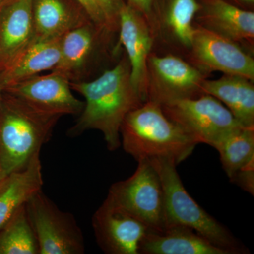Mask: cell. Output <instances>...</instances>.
I'll return each mask as SVG.
<instances>
[{
	"mask_svg": "<svg viewBox=\"0 0 254 254\" xmlns=\"http://www.w3.org/2000/svg\"><path fill=\"white\" fill-rule=\"evenodd\" d=\"M72 91L84 98V107L76 123L68 128L71 138L89 130L103 133L110 151L121 145L120 128L127 114L143 103L131 83V66L127 56L93 81L69 82Z\"/></svg>",
	"mask_w": 254,
	"mask_h": 254,
	"instance_id": "1",
	"label": "cell"
},
{
	"mask_svg": "<svg viewBox=\"0 0 254 254\" xmlns=\"http://www.w3.org/2000/svg\"><path fill=\"white\" fill-rule=\"evenodd\" d=\"M61 118L4 91L0 104V167L4 176L26 168L41 153Z\"/></svg>",
	"mask_w": 254,
	"mask_h": 254,
	"instance_id": "2",
	"label": "cell"
},
{
	"mask_svg": "<svg viewBox=\"0 0 254 254\" xmlns=\"http://www.w3.org/2000/svg\"><path fill=\"white\" fill-rule=\"evenodd\" d=\"M121 145L137 162L165 158L177 165L190 157L198 145L165 115L161 106L146 101L129 112L120 128Z\"/></svg>",
	"mask_w": 254,
	"mask_h": 254,
	"instance_id": "3",
	"label": "cell"
},
{
	"mask_svg": "<svg viewBox=\"0 0 254 254\" xmlns=\"http://www.w3.org/2000/svg\"><path fill=\"white\" fill-rule=\"evenodd\" d=\"M160 178L165 200V227L180 225L191 229L216 247L231 254L245 253L240 242L189 194L177 171V164L165 158L148 159Z\"/></svg>",
	"mask_w": 254,
	"mask_h": 254,
	"instance_id": "4",
	"label": "cell"
},
{
	"mask_svg": "<svg viewBox=\"0 0 254 254\" xmlns=\"http://www.w3.org/2000/svg\"><path fill=\"white\" fill-rule=\"evenodd\" d=\"M110 201L144 222L150 230L165 228V200L160 177L148 159L138 161L135 173L110 187Z\"/></svg>",
	"mask_w": 254,
	"mask_h": 254,
	"instance_id": "5",
	"label": "cell"
},
{
	"mask_svg": "<svg viewBox=\"0 0 254 254\" xmlns=\"http://www.w3.org/2000/svg\"><path fill=\"white\" fill-rule=\"evenodd\" d=\"M39 254H83L84 238L72 214L60 210L42 190L25 205Z\"/></svg>",
	"mask_w": 254,
	"mask_h": 254,
	"instance_id": "6",
	"label": "cell"
},
{
	"mask_svg": "<svg viewBox=\"0 0 254 254\" xmlns=\"http://www.w3.org/2000/svg\"><path fill=\"white\" fill-rule=\"evenodd\" d=\"M161 108L198 144L213 146L230 132L244 127L226 106L210 95L176 100Z\"/></svg>",
	"mask_w": 254,
	"mask_h": 254,
	"instance_id": "7",
	"label": "cell"
},
{
	"mask_svg": "<svg viewBox=\"0 0 254 254\" xmlns=\"http://www.w3.org/2000/svg\"><path fill=\"white\" fill-rule=\"evenodd\" d=\"M147 101L162 105L203 95L206 75L192 64L173 55L148 57Z\"/></svg>",
	"mask_w": 254,
	"mask_h": 254,
	"instance_id": "8",
	"label": "cell"
},
{
	"mask_svg": "<svg viewBox=\"0 0 254 254\" xmlns=\"http://www.w3.org/2000/svg\"><path fill=\"white\" fill-rule=\"evenodd\" d=\"M190 50L192 64L205 74L220 71L254 81L253 58L240 44L226 37L198 24L195 26Z\"/></svg>",
	"mask_w": 254,
	"mask_h": 254,
	"instance_id": "9",
	"label": "cell"
},
{
	"mask_svg": "<svg viewBox=\"0 0 254 254\" xmlns=\"http://www.w3.org/2000/svg\"><path fill=\"white\" fill-rule=\"evenodd\" d=\"M92 226L97 243L108 254H140L142 240L150 230L107 198L93 215Z\"/></svg>",
	"mask_w": 254,
	"mask_h": 254,
	"instance_id": "10",
	"label": "cell"
},
{
	"mask_svg": "<svg viewBox=\"0 0 254 254\" xmlns=\"http://www.w3.org/2000/svg\"><path fill=\"white\" fill-rule=\"evenodd\" d=\"M5 91L36 109L62 117L78 115L84 107V101L73 94L67 78L56 71L36 75L9 85Z\"/></svg>",
	"mask_w": 254,
	"mask_h": 254,
	"instance_id": "11",
	"label": "cell"
},
{
	"mask_svg": "<svg viewBox=\"0 0 254 254\" xmlns=\"http://www.w3.org/2000/svg\"><path fill=\"white\" fill-rule=\"evenodd\" d=\"M111 33L90 22L62 37L61 58L53 71L69 82L87 81Z\"/></svg>",
	"mask_w": 254,
	"mask_h": 254,
	"instance_id": "12",
	"label": "cell"
},
{
	"mask_svg": "<svg viewBox=\"0 0 254 254\" xmlns=\"http://www.w3.org/2000/svg\"><path fill=\"white\" fill-rule=\"evenodd\" d=\"M119 46L126 50L131 66V83L141 96L147 101L148 63L153 46V35L150 23L131 5L123 2L119 14Z\"/></svg>",
	"mask_w": 254,
	"mask_h": 254,
	"instance_id": "13",
	"label": "cell"
},
{
	"mask_svg": "<svg viewBox=\"0 0 254 254\" xmlns=\"http://www.w3.org/2000/svg\"><path fill=\"white\" fill-rule=\"evenodd\" d=\"M33 0H8L0 7V68L6 66L34 40Z\"/></svg>",
	"mask_w": 254,
	"mask_h": 254,
	"instance_id": "14",
	"label": "cell"
},
{
	"mask_svg": "<svg viewBox=\"0 0 254 254\" xmlns=\"http://www.w3.org/2000/svg\"><path fill=\"white\" fill-rule=\"evenodd\" d=\"M35 38H62L91 21L74 0H33Z\"/></svg>",
	"mask_w": 254,
	"mask_h": 254,
	"instance_id": "15",
	"label": "cell"
},
{
	"mask_svg": "<svg viewBox=\"0 0 254 254\" xmlns=\"http://www.w3.org/2000/svg\"><path fill=\"white\" fill-rule=\"evenodd\" d=\"M140 254H231L188 227L172 225L149 230L140 246Z\"/></svg>",
	"mask_w": 254,
	"mask_h": 254,
	"instance_id": "16",
	"label": "cell"
},
{
	"mask_svg": "<svg viewBox=\"0 0 254 254\" xmlns=\"http://www.w3.org/2000/svg\"><path fill=\"white\" fill-rule=\"evenodd\" d=\"M198 20L200 26L239 44L253 46L254 14L240 9L224 0H205Z\"/></svg>",
	"mask_w": 254,
	"mask_h": 254,
	"instance_id": "17",
	"label": "cell"
},
{
	"mask_svg": "<svg viewBox=\"0 0 254 254\" xmlns=\"http://www.w3.org/2000/svg\"><path fill=\"white\" fill-rule=\"evenodd\" d=\"M40 155L41 153H37L26 168L0 180V227L35 193L42 190L43 177Z\"/></svg>",
	"mask_w": 254,
	"mask_h": 254,
	"instance_id": "18",
	"label": "cell"
},
{
	"mask_svg": "<svg viewBox=\"0 0 254 254\" xmlns=\"http://www.w3.org/2000/svg\"><path fill=\"white\" fill-rule=\"evenodd\" d=\"M201 91L225 105L242 126L254 127L253 81L243 76L224 74L218 79H205Z\"/></svg>",
	"mask_w": 254,
	"mask_h": 254,
	"instance_id": "19",
	"label": "cell"
},
{
	"mask_svg": "<svg viewBox=\"0 0 254 254\" xmlns=\"http://www.w3.org/2000/svg\"><path fill=\"white\" fill-rule=\"evenodd\" d=\"M61 39L35 38L3 71L6 86L46 71H53L61 58Z\"/></svg>",
	"mask_w": 254,
	"mask_h": 254,
	"instance_id": "20",
	"label": "cell"
},
{
	"mask_svg": "<svg viewBox=\"0 0 254 254\" xmlns=\"http://www.w3.org/2000/svg\"><path fill=\"white\" fill-rule=\"evenodd\" d=\"M229 178L254 162V127H241L213 145Z\"/></svg>",
	"mask_w": 254,
	"mask_h": 254,
	"instance_id": "21",
	"label": "cell"
},
{
	"mask_svg": "<svg viewBox=\"0 0 254 254\" xmlns=\"http://www.w3.org/2000/svg\"><path fill=\"white\" fill-rule=\"evenodd\" d=\"M25 205L0 227V254H39Z\"/></svg>",
	"mask_w": 254,
	"mask_h": 254,
	"instance_id": "22",
	"label": "cell"
},
{
	"mask_svg": "<svg viewBox=\"0 0 254 254\" xmlns=\"http://www.w3.org/2000/svg\"><path fill=\"white\" fill-rule=\"evenodd\" d=\"M196 0H170L164 16V23L170 34L182 46L190 48L195 26L193 20L199 12Z\"/></svg>",
	"mask_w": 254,
	"mask_h": 254,
	"instance_id": "23",
	"label": "cell"
},
{
	"mask_svg": "<svg viewBox=\"0 0 254 254\" xmlns=\"http://www.w3.org/2000/svg\"><path fill=\"white\" fill-rule=\"evenodd\" d=\"M81 6L82 9L88 15L90 20L96 25L98 27L109 32L115 33L113 28L110 26L109 21L105 14L104 11L100 7V5L95 0H74Z\"/></svg>",
	"mask_w": 254,
	"mask_h": 254,
	"instance_id": "24",
	"label": "cell"
},
{
	"mask_svg": "<svg viewBox=\"0 0 254 254\" xmlns=\"http://www.w3.org/2000/svg\"><path fill=\"white\" fill-rule=\"evenodd\" d=\"M231 182L239 185L252 195L254 194V162L237 172L230 179Z\"/></svg>",
	"mask_w": 254,
	"mask_h": 254,
	"instance_id": "25",
	"label": "cell"
},
{
	"mask_svg": "<svg viewBox=\"0 0 254 254\" xmlns=\"http://www.w3.org/2000/svg\"><path fill=\"white\" fill-rule=\"evenodd\" d=\"M106 15L115 32L119 31V14L124 1L122 0H95Z\"/></svg>",
	"mask_w": 254,
	"mask_h": 254,
	"instance_id": "26",
	"label": "cell"
},
{
	"mask_svg": "<svg viewBox=\"0 0 254 254\" xmlns=\"http://www.w3.org/2000/svg\"><path fill=\"white\" fill-rule=\"evenodd\" d=\"M127 1L128 4L131 5L132 7L134 8L138 12L141 13L150 23L153 0H127Z\"/></svg>",
	"mask_w": 254,
	"mask_h": 254,
	"instance_id": "27",
	"label": "cell"
},
{
	"mask_svg": "<svg viewBox=\"0 0 254 254\" xmlns=\"http://www.w3.org/2000/svg\"><path fill=\"white\" fill-rule=\"evenodd\" d=\"M4 69L0 68V104H1V100H2L3 95H4L5 88H6V85L5 83L4 77V73H3Z\"/></svg>",
	"mask_w": 254,
	"mask_h": 254,
	"instance_id": "28",
	"label": "cell"
},
{
	"mask_svg": "<svg viewBox=\"0 0 254 254\" xmlns=\"http://www.w3.org/2000/svg\"><path fill=\"white\" fill-rule=\"evenodd\" d=\"M7 1L8 0H0V7H1V6H2V5L4 4V3H6Z\"/></svg>",
	"mask_w": 254,
	"mask_h": 254,
	"instance_id": "29",
	"label": "cell"
},
{
	"mask_svg": "<svg viewBox=\"0 0 254 254\" xmlns=\"http://www.w3.org/2000/svg\"><path fill=\"white\" fill-rule=\"evenodd\" d=\"M240 1H245V2L253 3L254 0H240Z\"/></svg>",
	"mask_w": 254,
	"mask_h": 254,
	"instance_id": "30",
	"label": "cell"
},
{
	"mask_svg": "<svg viewBox=\"0 0 254 254\" xmlns=\"http://www.w3.org/2000/svg\"><path fill=\"white\" fill-rule=\"evenodd\" d=\"M3 177L4 176V175H3L2 172H1V167H0V180H1V179L3 178Z\"/></svg>",
	"mask_w": 254,
	"mask_h": 254,
	"instance_id": "31",
	"label": "cell"
}]
</instances>
